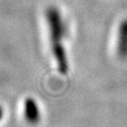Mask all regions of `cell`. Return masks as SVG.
Instances as JSON below:
<instances>
[{
  "label": "cell",
  "instance_id": "obj_3",
  "mask_svg": "<svg viewBox=\"0 0 127 127\" xmlns=\"http://www.w3.org/2000/svg\"><path fill=\"white\" fill-rule=\"evenodd\" d=\"M118 53L121 57L127 56V24L121 26L119 40H118Z\"/></svg>",
  "mask_w": 127,
  "mask_h": 127
},
{
  "label": "cell",
  "instance_id": "obj_2",
  "mask_svg": "<svg viewBox=\"0 0 127 127\" xmlns=\"http://www.w3.org/2000/svg\"><path fill=\"white\" fill-rule=\"evenodd\" d=\"M24 117L31 124H36L40 120V112L36 101L32 98H26L24 101Z\"/></svg>",
  "mask_w": 127,
  "mask_h": 127
},
{
  "label": "cell",
  "instance_id": "obj_4",
  "mask_svg": "<svg viewBox=\"0 0 127 127\" xmlns=\"http://www.w3.org/2000/svg\"><path fill=\"white\" fill-rule=\"evenodd\" d=\"M2 117H3V109L1 106H0V120L2 119Z\"/></svg>",
  "mask_w": 127,
  "mask_h": 127
},
{
  "label": "cell",
  "instance_id": "obj_1",
  "mask_svg": "<svg viewBox=\"0 0 127 127\" xmlns=\"http://www.w3.org/2000/svg\"><path fill=\"white\" fill-rule=\"evenodd\" d=\"M49 20L51 22L52 27V38H53V51L54 56L57 60L59 70L62 73H66L68 70V64L65 59V54L63 51V48L61 46V26L60 21L58 20V16L56 13L52 12L49 16Z\"/></svg>",
  "mask_w": 127,
  "mask_h": 127
}]
</instances>
